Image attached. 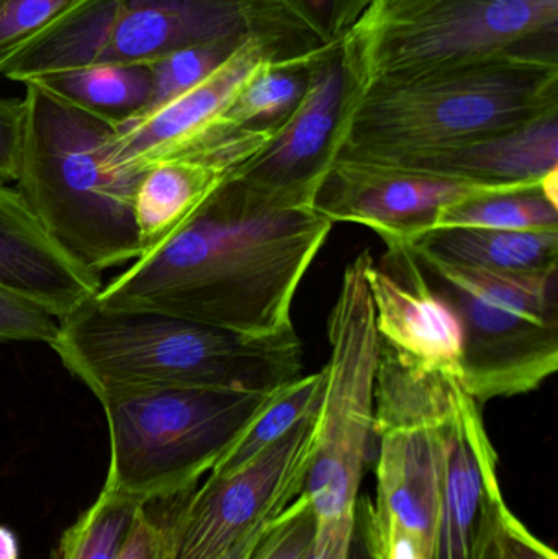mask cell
<instances>
[{
    "mask_svg": "<svg viewBox=\"0 0 558 559\" xmlns=\"http://www.w3.org/2000/svg\"><path fill=\"white\" fill-rule=\"evenodd\" d=\"M333 225L317 210L275 205L231 176L166 245L102 286L95 299L248 337L288 334L301 280Z\"/></svg>",
    "mask_w": 558,
    "mask_h": 559,
    "instance_id": "obj_1",
    "label": "cell"
},
{
    "mask_svg": "<svg viewBox=\"0 0 558 559\" xmlns=\"http://www.w3.org/2000/svg\"><path fill=\"white\" fill-rule=\"evenodd\" d=\"M49 347L97 397L121 388L271 393L304 370L297 331L248 337L164 312L108 308L95 296L59 319Z\"/></svg>",
    "mask_w": 558,
    "mask_h": 559,
    "instance_id": "obj_2",
    "label": "cell"
},
{
    "mask_svg": "<svg viewBox=\"0 0 558 559\" xmlns=\"http://www.w3.org/2000/svg\"><path fill=\"white\" fill-rule=\"evenodd\" d=\"M558 110V61L497 56L364 85L351 102L337 160L390 166Z\"/></svg>",
    "mask_w": 558,
    "mask_h": 559,
    "instance_id": "obj_3",
    "label": "cell"
},
{
    "mask_svg": "<svg viewBox=\"0 0 558 559\" xmlns=\"http://www.w3.org/2000/svg\"><path fill=\"white\" fill-rule=\"evenodd\" d=\"M19 192L49 238L100 275L143 255L136 192L143 176L110 169L118 128L26 82Z\"/></svg>",
    "mask_w": 558,
    "mask_h": 559,
    "instance_id": "obj_4",
    "label": "cell"
},
{
    "mask_svg": "<svg viewBox=\"0 0 558 559\" xmlns=\"http://www.w3.org/2000/svg\"><path fill=\"white\" fill-rule=\"evenodd\" d=\"M458 378L406 364L380 342L376 501L359 499L377 559H432L446 485L444 423Z\"/></svg>",
    "mask_w": 558,
    "mask_h": 559,
    "instance_id": "obj_5",
    "label": "cell"
},
{
    "mask_svg": "<svg viewBox=\"0 0 558 559\" xmlns=\"http://www.w3.org/2000/svg\"><path fill=\"white\" fill-rule=\"evenodd\" d=\"M340 46L357 91L497 56L558 61V0H372Z\"/></svg>",
    "mask_w": 558,
    "mask_h": 559,
    "instance_id": "obj_6",
    "label": "cell"
},
{
    "mask_svg": "<svg viewBox=\"0 0 558 559\" xmlns=\"http://www.w3.org/2000/svg\"><path fill=\"white\" fill-rule=\"evenodd\" d=\"M284 388V386H282ZM281 390V388H278ZM271 393L197 388H121L97 397L110 436L104 489L143 506L192 491Z\"/></svg>",
    "mask_w": 558,
    "mask_h": 559,
    "instance_id": "obj_7",
    "label": "cell"
},
{
    "mask_svg": "<svg viewBox=\"0 0 558 559\" xmlns=\"http://www.w3.org/2000/svg\"><path fill=\"white\" fill-rule=\"evenodd\" d=\"M413 252L432 288L461 319L459 381L482 406L533 393L556 373L558 269L546 274H495Z\"/></svg>",
    "mask_w": 558,
    "mask_h": 559,
    "instance_id": "obj_8",
    "label": "cell"
},
{
    "mask_svg": "<svg viewBox=\"0 0 558 559\" xmlns=\"http://www.w3.org/2000/svg\"><path fill=\"white\" fill-rule=\"evenodd\" d=\"M364 251L349 262L328 318L330 358L305 495L317 524L356 518L364 473L376 443V383L380 335Z\"/></svg>",
    "mask_w": 558,
    "mask_h": 559,
    "instance_id": "obj_9",
    "label": "cell"
},
{
    "mask_svg": "<svg viewBox=\"0 0 558 559\" xmlns=\"http://www.w3.org/2000/svg\"><path fill=\"white\" fill-rule=\"evenodd\" d=\"M320 406L238 472L209 475L180 496L167 519V559H216L275 521L304 492Z\"/></svg>",
    "mask_w": 558,
    "mask_h": 559,
    "instance_id": "obj_10",
    "label": "cell"
},
{
    "mask_svg": "<svg viewBox=\"0 0 558 559\" xmlns=\"http://www.w3.org/2000/svg\"><path fill=\"white\" fill-rule=\"evenodd\" d=\"M219 39H259L278 59L328 46L277 0H123L98 64H151Z\"/></svg>",
    "mask_w": 558,
    "mask_h": 559,
    "instance_id": "obj_11",
    "label": "cell"
},
{
    "mask_svg": "<svg viewBox=\"0 0 558 559\" xmlns=\"http://www.w3.org/2000/svg\"><path fill=\"white\" fill-rule=\"evenodd\" d=\"M356 92V81L336 41L314 68L297 110L233 177L275 205L313 209L314 197L336 163L344 120Z\"/></svg>",
    "mask_w": 558,
    "mask_h": 559,
    "instance_id": "obj_12",
    "label": "cell"
},
{
    "mask_svg": "<svg viewBox=\"0 0 558 559\" xmlns=\"http://www.w3.org/2000/svg\"><path fill=\"white\" fill-rule=\"evenodd\" d=\"M510 192L521 190L337 160L314 197L313 210L333 223L366 226L385 246H412L431 231L436 218L449 206L477 197Z\"/></svg>",
    "mask_w": 558,
    "mask_h": 559,
    "instance_id": "obj_13",
    "label": "cell"
},
{
    "mask_svg": "<svg viewBox=\"0 0 558 559\" xmlns=\"http://www.w3.org/2000/svg\"><path fill=\"white\" fill-rule=\"evenodd\" d=\"M380 342L406 364L461 377V319L426 278L409 245L387 246L366 269Z\"/></svg>",
    "mask_w": 558,
    "mask_h": 559,
    "instance_id": "obj_14",
    "label": "cell"
},
{
    "mask_svg": "<svg viewBox=\"0 0 558 559\" xmlns=\"http://www.w3.org/2000/svg\"><path fill=\"white\" fill-rule=\"evenodd\" d=\"M275 133L277 130L231 131L147 169L134 205L143 255L166 245Z\"/></svg>",
    "mask_w": 558,
    "mask_h": 559,
    "instance_id": "obj_15",
    "label": "cell"
},
{
    "mask_svg": "<svg viewBox=\"0 0 558 559\" xmlns=\"http://www.w3.org/2000/svg\"><path fill=\"white\" fill-rule=\"evenodd\" d=\"M268 59L282 61L265 43L249 39L205 81L118 128L108 153L110 169L143 176L156 164L177 156L215 123L242 82Z\"/></svg>",
    "mask_w": 558,
    "mask_h": 559,
    "instance_id": "obj_16",
    "label": "cell"
},
{
    "mask_svg": "<svg viewBox=\"0 0 558 559\" xmlns=\"http://www.w3.org/2000/svg\"><path fill=\"white\" fill-rule=\"evenodd\" d=\"M446 485L432 559H474L488 501L500 491L498 455L482 404L455 380L444 423Z\"/></svg>",
    "mask_w": 558,
    "mask_h": 559,
    "instance_id": "obj_17",
    "label": "cell"
},
{
    "mask_svg": "<svg viewBox=\"0 0 558 559\" xmlns=\"http://www.w3.org/2000/svg\"><path fill=\"white\" fill-rule=\"evenodd\" d=\"M0 286L38 302L58 321L102 289L100 275L64 254L39 225L19 190L2 182Z\"/></svg>",
    "mask_w": 558,
    "mask_h": 559,
    "instance_id": "obj_18",
    "label": "cell"
},
{
    "mask_svg": "<svg viewBox=\"0 0 558 559\" xmlns=\"http://www.w3.org/2000/svg\"><path fill=\"white\" fill-rule=\"evenodd\" d=\"M385 167L415 170L458 182L537 189L558 169V110L503 133L419 154Z\"/></svg>",
    "mask_w": 558,
    "mask_h": 559,
    "instance_id": "obj_19",
    "label": "cell"
},
{
    "mask_svg": "<svg viewBox=\"0 0 558 559\" xmlns=\"http://www.w3.org/2000/svg\"><path fill=\"white\" fill-rule=\"evenodd\" d=\"M123 0H78L0 64L10 81H35L43 75L98 64Z\"/></svg>",
    "mask_w": 558,
    "mask_h": 559,
    "instance_id": "obj_20",
    "label": "cell"
},
{
    "mask_svg": "<svg viewBox=\"0 0 558 559\" xmlns=\"http://www.w3.org/2000/svg\"><path fill=\"white\" fill-rule=\"evenodd\" d=\"M412 248L448 264L495 274H546L558 269V231L436 229Z\"/></svg>",
    "mask_w": 558,
    "mask_h": 559,
    "instance_id": "obj_21",
    "label": "cell"
},
{
    "mask_svg": "<svg viewBox=\"0 0 558 559\" xmlns=\"http://www.w3.org/2000/svg\"><path fill=\"white\" fill-rule=\"evenodd\" d=\"M29 82L117 128L140 118L153 94L150 64L102 62Z\"/></svg>",
    "mask_w": 558,
    "mask_h": 559,
    "instance_id": "obj_22",
    "label": "cell"
},
{
    "mask_svg": "<svg viewBox=\"0 0 558 559\" xmlns=\"http://www.w3.org/2000/svg\"><path fill=\"white\" fill-rule=\"evenodd\" d=\"M333 45L300 58L262 62L213 124L235 130H278L304 100L314 68Z\"/></svg>",
    "mask_w": 558,
    "mask_h": 559,
    "instance_id": "obj_23",
    "label": "cell"
},
{
    "mask_svg": "<svg viewBox=\"0 0 558 559\" xmlns=\"http://www.w3.org/2000/svg\"><path fill=\"white\" fill-rule=\"evenodd\" d=\"M324 391V370L301 374L281 388L271 403L242 430L209 475H228L251 463L259 453L290 432L307 414L320 406Z\"/></svg>",
    "mask_w": 558,
    "mask_h": 559,
    "instance_id": "obj_24",
    "label": "cell"
},
{
    "mask_svg": "<svg viewBox=\"0 0 558 559\" xmlns=\"http://www.w3.org/2000/svg\"><path fill=\"white\" fill-rule=\"evenodd\" d=\"M436 229L558 231V205L547 199L541 187L494 193L449 206L436 218L431 231Z\"/></svg>",
    "mask_w": 558,
    "mask_h": 559,
    "instance_id": "obj_25",
    "label": "cell"
},
{
    "mask_svg": "<svg viewBox=\"0 0 558 559\" xmlns=\"http://www.w3.org/2000/svg\"><path fill=\"white\" fill-rule=\"evenodd\" d=\"M146 506L102 489L59 538L52 559H121Z\"/></svg>",
    "mask_w": 558,
    "mask_h": 559,
    "instance_id": "obj_26",
    "label": "cell"
},
{
    "mask_svg": "<svg viewBox=\"0 0 558 559\" xmlns=\"http://www.w3.org/2000/svg\"><path fill=\"white\" fill-rule=\"evenodd\" d=\"M248 41L219 39V41L203 43L151 62L153 94L143 115L151 114L205 81Z\"/></svg>",
    "mask_w": 558,
    "mask_h": 559,
    "instance_id": "obj_27",
    "label": "cell"
},
{
    "mask_svg": "<svg viewBox=\"0 0 558 559\" xmlns=\"http://www.w3.org/2000/svg\"><path fill=\"white\" fill-rule=\"evenodd\" d=\"M474 559H558L504 502L500 491L488 501Z\"/></svg>",
    "mask_w": 558,
    "mask_h": 559,
    "instance_id": "obj_28",
    "label": "cell"
},
{
    "mask_svg": "<svg viewBox=\"0 0 558 559\" xmlns=\"http://www.w3.org/2000/svg\"><path fill=\"white\" fill-rule=\"evenodd\" d=\"M317 535V515L301 492L274 522L251 559H305Z\"/></svg>",
    "mask_w": 558,
    "mask_h": 559,
    "instance_id": "obj_29",
    "label": "cell"
},
{
    "mask_svg": "<svg viewBox=\"0 0 558 559\" xmlns=\"http://www.w3.org/2000/svg\"><path fill=\"white\" fill-rule=\"evenodd\" d=\"M78 0H0V64Z\"/></svg>",
    "mask_w": 558,
    "mask_h": 559,
    "instance_id": "obj_30",
    "label": "cell"
},
{
    "mask_svg": "<svg viewBox=\"0 0 558 559\" xmlns=\"http://www.w3.org/2000/svg\"><path fill=\"white\" fill-rule=\"evenodd\" d=\"M59 321L38 302L0 286V342H41L58 338Z\"/></svg>",
    "mask_w": 558,
    "mask_h": 559,
    "instance_id": "obj_31",
    "label": "cell"
},
{
    "mask_svg": "<svg viewBox=\"0 0 558 559\" xmlns=\"http://www.w3.org/2000/svg\"><path fill=\"white\" fill-rule=\"evenodd\" d=\"M300 19L323 45L340 41L346 32L347 0H277Z\"/></svg>",
    "mask_w": 558,
    "mask_h": 559,
    "instance_id": "obj_32",
    "label": "cell"
},
{
    "mask_svg": "<svg viewBox=\"0 0 558 559\" xmlns=\"http://www.w3.org/2000/svg\"><path fill=\"white\" fill-rule=\"evenodd\" d=\"M25 133V105L0 98V182H16Z\"/></svg>",
    "mask_w": 558,
    "mask_h": 559,
    "instance_id": "obj_33",
    "label": "cell"
},
{
    "mask_svg": "<svg viewBox=\"0 0 558 559\" xmlns=\"http://www.w3.org/2000/svg\"><path fill=\"white\" fill-rule=\"evenodd\" d=\"M121 559H167V521L151 518L144 509Z\"/></svg>",
    "mask_w": 558,
    "mask_h": 559,
    "instance_id": "obj_34",
    "label": "cell"
},
{
    "mask_svg": "<svg viewBox=\"0 0 558 559\" xmlns=\"http://www.w3.org/2000/svg\"><path fill=\"white\" fill-rule=\"evenodd\" d=\"M354 522H337V524H317V535L305 559H347Z\"/></svg>",
    "mask_w": 558,
    "mask_h": 559,
    "instance_id": "obj_35",
    "label": "cell"
},
{
    "mask_svg": "<svg viewBox=\"0 0 558 559\" xmlns=\"http://www.w3.org/2000/svg\"><path fill=\"white\" fill-rule=\"evenodd\" d=\"M271 524L262 525V527L256 528V531H252L251 534L242 537L241 540L236 542L231 548H228V550H226L222 557L216 559H251L252 555H254L256 550H258L262 538H264L265 532H268L269 527H271Z\"/></svg>",
    "mask_w": 558,
    "mask_h": 559,
    "instance_id": "obj_36",
    "label": "cell"
},
{
    "mask_svg": "<svg viewBox=\"0 0 558 559\" xmlns=\"http://www.w3.org/2000/svg\"><path fill=\"white\" fill-rule=\"evenodd\" d=\"M0 559H20V544L15 532L0 524Z\"/></svg>",
    "mask_w": 558,
    "mask_h": 559,
    "instance_id": "obj_37",
    "label": "cell"
},
{
    "mask_svg": "<svg viewBox=\"0 0 558 559\" xmlns=\"http://www.w3.org/2000/svg\"><path fill=\"white\" fill-rule=\"evenodd\" d=\"M370 2H372V0H347L346 32L354 25V23H356V20L363 15L364 10L367 9V5H369Z\"/></svg>",
    "mask_w": 558,
    "mask_h": 559,
    "instance_id": "obj_38",
    "label": "cell"
}]
</instances>
